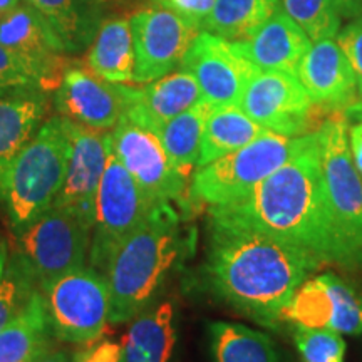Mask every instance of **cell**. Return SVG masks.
<instances>
[{"instance_id": "16", "label": "cell", "mask_w": 362, "mask_h": 362, "mask_svg": "<svg viewBox=\"0 0 362 362\" xmlns=\"http://www.w3.org/2000/svg\"><path fill=\"white\" fill-rule=\"evenodd\" d=\"M297 76L320 112L330 116L359 110L361 96L354 71L336 39L312 42Z\"/></svg>"}, {"instance_id": "22", "label": "cell", "mask_w": 362, "mask_h": 362, "mask_svg": "<svg viewBox=\"0 0 362 362\" xmlns=\"http://www.w3.org/2000/svg\"><path fill=\"white\" fill-rule=\"evenodd\" d=\"M86 67L110 83L129 84L134 79V42L129 19L104 21L88 47Z\"/></svg>"}, {"instance_id": "7", "label": "cell", "mask_w": 362, "mask_h": 362, "mask_svg": "<svg viewBox=\"0 0 362 362\" xmlns=\"http://www.w3.org/2000/svg\"><path fill=\"white\" fill-rule=\"evenodd\" d=\"M93 225L69 208L51 206L21 235L22 265L45 291L64 275L84 269Z\"/></svg>"}, {"instance_id": "29", "label": "cell", "mask_w": 362, "mask_h": 362, "mask_svg": "<svg viewBox=\"0 0 362 362\" xmlns=\"http://www.w3.org/2000/svg\"><path fill=\"white\" fill-rule=\"evenodd\" d=\"M332 300L319 275L307 279L293 293L282 312V320L305 327H329L332 319Z\"/></svg>"}, {"instance_id": "43", "label": "cell", "mask_w": 362, "mask_h": 362, "mask_svg": "<svg viewBox=\"0 0 362 362\" xmlns=\"http://www.w3.org/2000/svg\"><path fill=\"white\" fill-rule=\"evenodd\" d=\"M359 111H361V115H362V101H361V106H359Z\"/></svg>"}, {"instance_id": "4", "label": "cell", "mask_w": 362, "mask_h": 362, "mask_svg": "<svg viewBox=\"0 0 362 362\" xmlns=\"http://www.w3.org/2000/svg\"><path fill=\"white\" fill-rule=\"evenodd\" d=\"M69 121L54 116L13 158L2 198L17 228H25L47 211L64 185L69 163Z\"/></svg>"}, {"instance_id": "11", "label": "cell", "mask_w": 362, "mask_h": 362, "mask_svg": "<svg viewBox=\"0 0 362 362\" xmlns=\"http://www.w3.org/2000/svg\"><path fill=\"white\" fill-rule=\"evenodd\" d=\"M134 42L136 84H148L180 67L189 45L202 30L171 11L149 6L129 17Z\"/></svg>"}, {"instance_id": "20", "label": "cell", "mask_w": 362, "mask_h": 362, "mask_svg": "<svg viewBox=\"0 0 362 362\" xmlns=\"http://www.w3.org/2000/svg\"><path fill=\"white\" fill-rule=\"evenodd\" d=\"M51 27L66 54L86 51L106 13V0H24Z\"/></svg>"}, {"instance_id": "19", "label": "cell", "mask_w": 362, "mask_h": 362, "mask_svg": "<svg viewBox=\"0 0 362 362\" xmlns=\"http://www.w3.org/2000/svg\"><path fill=\"white\" fill-rule=\"evenodd\" d=\"M202 99L197 79L188 71L178 69L134 88L133 101L124 116L158 133L168 121L188 111Z\"/></svg>"}, {"instance_id": "12", "label": "cell", "mask_w": 362, "mask_h": 362, "mask_svg": "<svg viewBox=\"0 0 362 362\" xmlns=\"http://www.w3.org/2000/svg\"><path fill=\"white\" fill-rule=\"evenodd\" d=\"M112 151L155 203H181L188 178L171 165L155 131L124 116L111 131Z\"/></svg>"}, {"instance_id": "38", "label": "cell", "mask_w": 362, "mask_h": 362, "mask_svg": "<svg viewBox=\"0 0 362 362\" xmlns=\"http://www.w3.org/2000/svg\"><path fill=\"white\" fill-rule=\"evenodd\" d=\"M349 144L356 170L362 178V119L349 128Z\"/></svg>"}, {"instance_id": "14", "label": "cell", "mask_w": 362, "mask_h": 362, "mask_svg": "<svg viewBox=\"0 0 362 362\" xmlns=\"http://www.w3.org/2000/svg\"><path fill=\"white\" fill-rule=\"evenodd\" d=\"M180 69L188 71L197 79L203 101L214 107L240 106L247 83L259 71L238 52L232 40L208 30L194 37Z\"/></svg>"}, {"instance_id": "6", "label": "cell", "mask_w": 362, "mask_h": 362, "mask_svg": "<svg viewBox=\"0 0 362 362\" xmlns=\"http://www.w3.org/2000/svg\"><path fill=\"white\" fill-rule=\"evenodd\" d=\"M312 133L291 138L264 131L247 146L197 168L189 181V197L208 206H221L242 200L257 185L297 155Z\"/></svg>"}, {"instance_id": "9", "label": "cell", "mask_w": 362, "mask_h": 362, "mask_svg": "<svg viewBox=\"0 0 362 362\" xmlns=\"http://www.w3.org/2000/svg\"><path fill=\"white\" fill-rule=\"evenodd\" d=\"M49 324L59 339L93 342L110 320V288L94 269H79L57 279L45 288Z\"/></svg>"}, {"instance_id": "28", "label": "cell", "mask_w": 362, "mask_h": 362, "mask_svg": "<svg viewBox=\"0 0 362 362\" xmlns=\"http://www.w3.org/2000/svg\"><path fill=\"white\" fill-rule=\"evenodd\" d=\"M282 0H215L205 30L226 40H243L277 11Z\"/></svg>"}, {"instance_id": "3", "label": "cell", "mask_w": 362, "mask_h": 362, "mask_svg": "<svg viewBox=\"0 0 362 362\" xmlns=\"http://www.w3.org/2000/svg\"><path fill=\"white\" fill-rule=\"evenodd\" d=\"M181 247L178 215L171 203H160L148 220L115 248L104 267L111 322H126L141 314L175 267Z\"/></svg>"}, {"instance_id": "18", "label": "cell", "mask_w": 362, "mask_h": 362, "mask_svg": "<svg viewBox=\"0 0 362 362\" xmlns=\"http://www.w3.org/2000/svg\"><path fill=\"white\" fill-rule=\"evenodd\" d=\"M233 44L238 52L259 71L297 74L312 40L280 4L277 11L250 37Z\"/></svg>"}, {"instance_id": "15", "label": "cell", "mask_w": 362, "mask_h": 362, "mask_svg": "<svg viewBox=\"0 0 362 362\" xmlns=\"http://www.w3.org/2000/svg\"><path fill=\"white\" fill-rule=\"evenodd\" d=\"M69 143L66 180L52 206L69 208L94 225L99 183L112 148L111 133L69 121Z\"/></svg>"}, {"instance_id": "34", "label": "cell", "mask_w": 362, "mask_h": 362, "mask_svg": "<svg viewBox=\"0 0 362 362\" xmlns=\"http://www.w3.org/2000/svg\"><path fill=\"white\" fill-rule=\"evenodd\" d=\"M21 93H45L42 79L0 44V96Z\"/></svg>"}, {"instance_id": "17", "label": "cell", "mask_w": 362, "mask_h": 362, "mask_svg": "<svg viewBox=\"0 0 362 362\" xmlns=\"http://www.w3.org/2000/svg\"><path fill=\"white\" fill-rule=\"evenodd\" d=\"M0 44L42 79L44 89H56L67 69L61 44L40 13L22 2L0 19Z\"/></svg>"}, {"instance_id": "41", "label": "cell", "mask_w": 362, "mask_h": 362, "mask_svg": "<svg viewBox=\"0 0 362 362\" xmlns=\"http://www.w3.org/2000/svg\"><path fill=\"white\" fill-rule=\"evenodd\" d=\"M24 0H0V19L11 13L13 8H17Z\"/></svg>"}, {"instance_id": "31", "label": "cell", "mask_w": 362, "mask_h": 362, "mask_svg": "<svg viewBox=\"0 0 362 362\" xmlns=\"http://www.w3.org/2000/svg\"><path fill=\"white\" fill-rule=\"evenodd\" d=\"M319 277L327 288L334 307L329 329L337 330L341 334H349V336H359L362 334L361 293H357L354 287H351L349 284L334 274H322Z\"/></svg>"}, {"instance_id": "23", "label": "cell", "mask_w": 362, "mask_h": 362, "mask_svg": "<svg viewBox=\"0 0 362 362\" xmlns=\"http://www.w3.org/2000/svg\"><path fill=\"white\" fill-rule=\"evenodd\" d=\"M176 346L175 309L161 302L155 309L134 317L124 346V362H171Z\"/></svg>"}, {"instance_id": "2", "label": "cell", "mask_w": 362, "mask_h": 362, "mask_svg": "<svg viewBox=\"0 0 362 362\" xmlns=\"http://www.w3.org/2000/svg\"><path fill=\"white\" fill-rule=\"evenodd\" d=\"M319 267L282 240L210 223L208 275L215 292L265 327H277L293 293Z\"/></svg>"}, {"instance_id": "33", "label": "cell", "mask_w": 362, "mask_h": 362, "mask_svg": "<svg viewBox=\"0 0 362 362\" xmlns=\"http://www.w3.org/2000/svg\"><path fill=\"white\" fill-rule=\"evenodd\" d=\"M293 341L304 362H344L346 342L337 330L296 325Z\"/></svg>"}, {"instance_id": "8", "label": "cell", "mask_w": 362, "mask_h": 362, "mask_svg": "<svg viewBox=\"0 0 362 362\" xmlns=\"http://www.w3.org/2000/svg\"><path fill=\"white\" fill-rule=\"evenodd\" d=\"M156 205L111 148L96 197L89 248L93 265L104 270L115 248L148 220Z\"/></svg>"}, {"instance_id": "39", "label": "cell", "mask_w": 362, "mask_h": 362, "mask_svg": "<svg viewBox=\"0 0 362 362\" xmlns=\"http://www.w3.org/2000/svg\"><path fill=\"white\" fill-rule=\"evenodd\" d=\"M341 19H354L362 13V0H332Z\"/></svg>"}, {"instance_id": "40", "label": "cell", "mask_w": 362, "mask_h": 362, "mask_svg": "<svg viewBox=\"0 0 362 362\" xmlns=\"http://www.w3.org/2000/svg\"><path fill=\"white\" fill-rule=\"evenodd\" d=\"M33 362H69V359H67L64 352H52L44 349Z\"/></svg>"}, {"instance_id": "10", "label": "cell", "mask_w": 362, "mask_h": 362, "mask_svg": "<svg viewBox=\"0 0 362 362\" xmlns=\"http://www.w3.org/2000/svg\"><path fill=\"white\" fill-rule=\"evenodd\" d=\"M240 107L272 133L291 136L309 134L319 129V110L297 74L257 71L240 99Z\"/></svg>"}, {"instance_id": "37", "label": "cell", "mask_w": 362, "mask_h": 362, "mask_svg": "<svg viewBox=\"0 0 362 362\" xmlns=\"http://www.w3.org/2000/svg\"><path fill=\"white\" fill-rule=\"evenodd\" d=\"M121 359H123V346L106 342L81 357L79 362H121Z\"/></svg>"}, {"instance_id": "26", "label": "cell", "mask_w": 362, "mask_h": 362, "mask_svg": "<svg viewBox=\"0 0 362 362\" xmlns=\"http://www.w3.org/2000/svg\"><path fill=\"white\" fill-rule=\"evenodd\" d=\"M47 325L45 298L35 292L25 310L0 330V362H33L45 349Z\"/></svg>"}, {"instance_id": "30", "label": "cell", "mask_w": 362, "mask_h": 362, "mask_svg": "<svg viewBox=\"0 0 362 362\" xmlns=\"http://www.w3.org/2000/svg\"><path fill=\"white\" fill-rule=\"evenodd\" d=\"M282 7L305 30L312 42L337 37L342 19L332 0H282Z\"/></svg>"}, {"instance_id": "36", "label": "cell", "mask_w": 362, "mask_h": 362, "mask_svg": "<svg viewBox=\"0 0 362 362\" xmlns=\"http://www.w3.org/2000/svg\"><path fill=\"white\" fill-rule=\"evenodd\" d=\"M151 4L176 13L198 30H205L215 0H151Z\"/></svg>"}, {"instance_id": "1", "label": "cell", "mask_w": 362, "mask_h": 362, "mask_svg": "<svg viewBox=\"0 0 362 362\" xmlns=\"http://www.w3.org/2000/svg\"><path fill=\"white\" fill-rule=\"evenodd\" d=\"M210 223L259 232L300 248L319 265L344 267L325 205L317 129L297 155L228 205L210 206Z\"/></svg>"}, {"instance_id": "5", "label": "cell", "mask_w": 362, "mask_h": 362, "mask_svg": "<svg viewBox=\"0 0 362 362\" xmlns=\"http://www.w3.org/2000/svg\"><path fill=\"white\" fill-rule=\"evenodd\" d=\"M325 205L346 269L362 267V178L349 144L346 115H330L317 129Z\"/></svg>"}, {"instance_id": "21", "label": "cell", "mask_w": 362, "mask_h": 362, "mask_svg": "<svg viewBox=\"0 0 362 362\" xmlns=\"http://www.w3.org/2000/svg\"><path fill=\"white\" fill-rule=\"evenodd\" d=\"M45 112L44 93L0 96V194L13 158L40 128Z\"/></svg>"}, {"instance_id": "24", "label": "cell", "mask_w": 362, "mask_h": 362, "mask_svg": "<svg viewBox=\"0 0 362 362\" xmlns=\"http://www.w3.org/2000/svg\"><path fill=\"white\" fill-rule=\"evenodd\" d=\"M264 131L267 129L257 124L240 106L230 104V106L214 107L206 117L197 168L210 165L247 146Z\"/></svg>"}, {"instance_id": "25", "label": "cell", "mask_w": 362, "mask_h": 362, "mask_svg": "<svg viewBox=\"0 0 362 362\" xmlns=\"http://www.w3.org/2000/svg\"><path fill=\"white\" fill-rule=\"evenodd\" d=\"M211 110L214 106L202 99L188 111L168 121L156 133L160 136L171 165L187 178L198 165L203 131H205L206 117Z\"/></svg>"}, {"instance_id": "27", "label": "cell", "mask_w": 362, "mask_h": 362, "mask_svg": "<svg viewBox=\"0 0 362 362\" xmlns=\"http://www.w3.org/2000/svg\"><path fill=\"white\" fill-rule=\"evenodd\" d=\"M215 362H280L277 347L267 334L233 322L210 325Z\"/></svg>"}, {"instance_id": "32", "label": "cell", "mask_w": 362, "mask_h": 362, "mask_svg": "<svg viewBox=\"0 0 362 362\" xmlns=\"http://www.w3.org/2000/svg\"><path fill=\"white\" fill-rule=\"evenodd\" d=\"M35 292L34 280L27 274L24 265L6 267L0 275V330L25 310Z\"/></svg>"}, {"instance_id": "42", "label": "cell", "mask_w": 362, "mask_h": 362, "mask_svg": "<svg viewBox=\"0 0 362 362\" xmlns=\"http://www.w3.org/2000/svg\"><path fill=\"white\" fill-rule=\"evenodd\" d=\"M6 267H7V252H6V247L0 243V275L4 274Z\"/></svg>"}, {"instance_id": "13", "label": "cell", "mask_w": 362, "mask_h": 362, "mask_svg": "<svg viewBox=\"0 0 362 362\" xmlns=\"http://www.w3.org/2000/svg\"><path fill=\"white\" fill-rule=\"evenodd\" d=\"M134 86L110 83L88 67H67L54 90L59 116L99 131H112L133 101Z\"/></svg>"}, {"instance_id": "35", "label": "cell", "mask_w": 362, "mask_h": 362, "mask_svg": "<svg viewBox=\"0 0 362 362\" xmlns=\"http://www.w3.org/2000/svg\"><path fill=\"white\" fill-rule=\"evenodd\" d=\"M336 40L354 71L362 101V13L351 19L342 29H339Z\"/></svg>"}]
</instances>
